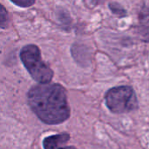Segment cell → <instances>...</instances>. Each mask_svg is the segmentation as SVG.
Listing matches in <instances>:
<instances>
[{
	"instance_id": "5",
	"label": "cell",
	"mask_w": 149,
	"mask_h": 149,
	"mask_svg": "<svg viewBox=\"0 0 149 149\" xmlns=\"http://www.w3.org/2000/svg\"><path fill=\"white\" fill-rule=\"evenodd\" d=\"M139 32L142 40L149 42V7H144L139 15Z\"/></svg>"
},
{
	"instance_id": "1",
	"label": "cell",
	"mask_w": 149,
	"mask_h": 149,
	"mask_svg": "<svg viewBox=\"0 0 149 149\" xmlns=\"http://www.w3.org/2000/svg\"><path fill=\"white\" fill-rule=\"evenodd\" d=\"M28 104L37 117L48 125L61 124L70 117L66 93L59 84L32 87L28 92Z\"/></svg>"
},
{
	"instance_id": "3",
	"label": "cell",
	"mask_w": 149,
	"mask_h": 149,
	"mask_svg": "<svg viewBox=\"0 0 149 149\" xmlns=\"http://www.w3.org/2000/svg\"><path fill=\"white\" fill-rule=\"evenodd\" d=\"M106 105L114 113H127L138 107V100L133 88L119 86L109 90L105 97Z\"/></svg>"
},
{
	"instance_id": "6",
	"label": "cell",
	"mask_w": 149,
	"mask_h": 149,
	"mask_svg": "<svg viewBox=\"0 0 149 149\" xmlns=\"http://www.w3.org/2000/svg\"><path fill=\"white\" fill-rule=\"evenodd\" d=\"M9 25V16L6 9L0 4V28L5 29Z\"/></svg>"
},
{
	"instance_id": "2",
	"label": "cell",
	"mask_w": 149,
	"mask_h": 149,
	"mask_svg": "<svg viewBox=\"0 0 149 149\" xmlns=\"http://www.w3.org/2000/svg\"><path fill=\"white\" fill-rule=\"evenodd\" d=\"M20 58L31 76L39 83H49L53 71L42 61L39 48L35 45H27L20 52Z\"/></svg>"
},
{
	"instance_id": "4",
	"label": "cell",
	"mask_w": 149,
	"mask_h": 149,
	"mask_svg": "<svg viewBox=\"0 0 149 149\" xmlns=\"http://www.w3.org/2000/svg\"><path fill=\"white\" fill-rule=\"evenodd\" d=\"M70 140L67 133H60L46 137L43 141L44 149H76L74 147H67L65 144Z\"/></svg>"
},
{
	"instance_id": "7",
	"label": "cell",
	"mask_w": 149,
	"mask_h": 149,
	"mask_svg": "<svg viewBox=\"0 0 149 149\" xmlns=\"http://www.w3.org/2000/svg\"><path fill=\"white\" fill-rule=\"evenodd\" d=\"M10 1L19 7H23V8L30 7L35 3V0H10Z\"/></svg>"
}]
</instances>
